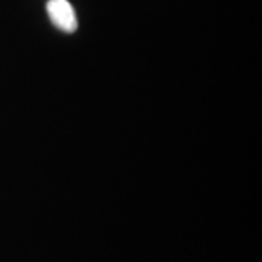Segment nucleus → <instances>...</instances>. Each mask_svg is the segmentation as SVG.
<instances>
[{
    "label": "nucleus",
    "mask_w": 262,
    "mask_h": 262,
    "mask_svg": "<svg viewBox=\"0 0 262 262\" xmlns=\"http://www.w3.org/2000/svg\"><path fill=\"white\" fill-rule=\"evenodd\" d=\"M48 16L57 28L67 34H73L77 29V18L75 9L67 0H48Z\"/></svg>",
    "instance_id": "1"
}]
</instances>
